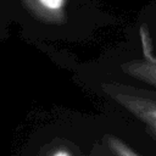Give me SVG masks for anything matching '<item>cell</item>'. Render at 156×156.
<instances>
[{"instance_id": "6", "label": "cell", "mask_w": 156, "mask_h": 156, "mask_svg": "<svg viewBox=\"0 0 156 156\" xmlns=\"http://www.w3.org/2000/svg\"><path fill=\"white\" fill-rule=\"evenodd\" d=\"M13 22V0H0V41L9 38V28Z\"/></svg>"}, {"instance_id": "3", "label": "cell", "mask_w": 156, "mask_h": 156, "mask_svg": "<svg viewBox=\"0 0 156 156\" xmlns=\"http://www.w3.org/2000/svg\"><path fill=\"white\" fill-rule=\"evenodd\" d=\"M68 0H13V22L27 35H46L66 22Z\"/></svg>"}, {"instance_id": "4", "label": "cell", "mask_w": 156, "mask_h": 156, "mask_svg": "<svg viewBox=\"0 0 156 156\" xmlns=\"http://www.w3.org/2000/svg\"><path fill=\"white\" fill-rule=\"evenodd\" d=\"M141 33L144 46L143 57L127 61L121 65V68L130 78L154 88V91H156V57L150 52L147 32H145V29H141Z\"/></svg>"}, {"instance_id": "2", "label": "cell", "mask_w": 156, "mask_h": 156, "mask_svg": "<svg viewBox=\"0 0 156 156\" xmlns=\"http://www.w3.org/2000/svg\"><path fill=\"white\" fill-rule=\"evenodd\" d=\"M84 156H156L144 135L129 122L85 129Z\"/></svg>"}, {"instance_id": "1", "label": "cell", "mask_w": 156, "mask_h": 156, "mask_svg": "<svg viewBox=\"0 0 156 156\" xmlns=\"http://www.w3.org/2000/svg\"><path fill=\"white\" fill-rule=\"evenodd\" d=\"M100 91L128 117L156 155V91L118 82L101 83Z\"/></svg>"}, {"instance_id": "5", "label": "cell", "mask_w": 156, "mask_h": 156, "mask_svg": "<svg viewBox=\"0 0 156 156\" xmlns=\"http://www.w3.org/2000/svg\"><path fill=\"white\" fill-rule=\"evenodd\" d=\"M85 129H77L56 136L45 156H84Z\"/></svg>"}]
</instances>
